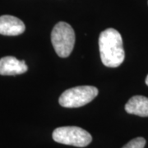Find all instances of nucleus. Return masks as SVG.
Returning a JSON list of instances; mask_svg holds the SVG:
<instances>
[{"label": "nucleus", "mask_w": 148, "mask_h": 148, "mask_svg": "<svg viewBox=\"0 0 148 148\" xmlns=\"http://www.w3.org/2000/svg\"><path fill=\"white\" fill-rule=\"evenodd\" d=\"M99 48L103 64L108 68L120 66L125 58L120 33L114 28H108L99 36Z\"/></svg>", "instance_id": "nucleus-1"}, {"label": "nucleus", "mask_w": 148, "mask_h": 148, "mask_svg": "<svg viewBox=\"0 0 148 148\" xmlns=\"http://www.w3.org/2000/svg\"><path fill=\"white\" fill-rule=\"evenodd\" d=\"M51 41L59 57H69L75 45V32L73 27L64 21L57 23L51 32Z\"/></svg>", "instance_id": "nucleus-2"}, {"label": "nucleus", "mask_w": 148, "mask_h": 148, "mask_svg": "<svg viewBox=\"0 0 148 148\" xmlns=\"http://www.w3.org/2000/svg\"><path fill=\"white\" fill-rule=\"evenodd\" d=\"M98 89L92 86H80L65 90L58 99L59 105L65 108H78L93 101Z\"/></svg>", "instance_id": "nucleus-3"}, {"label": "nucleus", "mask_w": 148, "mask_h": 148, "mask_svg": "<svg viewBox=\"0 0 148 148\" xmlns=\"http://www.w3.org/2000/svg\"><path fill=\"white\" fill-rule=\"evenodd\" d=\"M52 136L56 143L77 147H85L92 141V137L89 132L75 126L57 127Z\"/></svg>", "instance_id": "nucleus-4"}, {"label": "nucleus", "mask_w": 148, "mask_h": 148, "mask_svg": "<svg viewBox=\"0 0 148 148\" xmlns=\"http://www.w3.org/2000/svg\"><path fill=\"white\" fill-rule=\"evenodd\" d=\"M26 30L23 21L16 16L3 15L0 16V34L7 36H16Z\"/></svg>", "instance_id": "nucleus-5"}, {"label": "nucleus", "mask_w": 148, "mask_h": 148, "mask_svg": "<svg viewBox=\"0 0 148 148\" xmlns=\"http://www.w3.org/2000/svg\"><path fill=\"white\" fill-rule=\"evenodd\" d=\"M28 67L24 60H18L13 56L0 58V75L15 76L26 73Z\"/></svg>", "instance_id": "nucleus-6"}, {"label": "nucleus", "mask_w": 148, "mask_h": 148, "mask_svg": "<svg viewBox=\"0 0 148 148\" xmlns=\"http://www.w3.org/2000/svg\"><path fill=\"white\" fill-rule=\"evenodd\" d=\"M125 110L130 114L148 117V98L143 95H134L125 105Z\"/></svg>", "instance_id": "nucleus-7"}, {"label": "nucleus", "mask_w": 148, "mask_h": 148, "mask_svg": "<svg viewBox=\"0 0 148 148\" xmlns=\"http://www.w3.org/2000/svg\"><path fill=\"white\" fill-rule=\"evenodd\" d=\"M146 145V140L143 138H136L127 143L122 148H144Z\"/></svg>", "instance_id": "nucleus-8"}, {"label": "nucleus", "mask_w": 148, "mask_h": 148, "mask_svg": "<svg viewBox=\"0 0 148 148\" xmlns=\"http://www.w3.org/2000/svg\"><path fill=\"white\" fill-rule=\"evenodd\" d=\"M145 82H146V84L148 86V75L147 76V78H146V81H145Z\"/></svg>", "instance_id": "nucleus-9"}]
</instances>
